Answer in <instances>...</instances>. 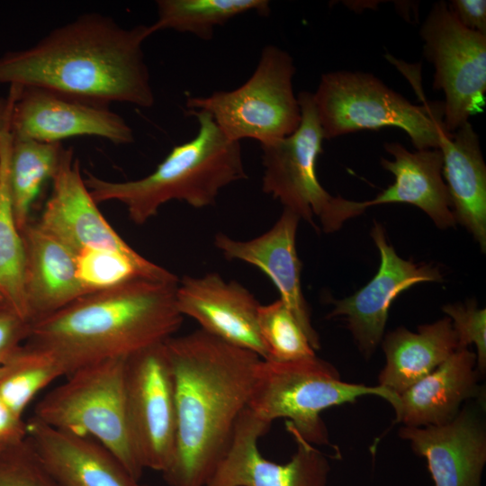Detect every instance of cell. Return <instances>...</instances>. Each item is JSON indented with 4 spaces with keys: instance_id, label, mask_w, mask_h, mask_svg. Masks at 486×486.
<instances>
[{
    "instance_id": "obj_1",
    "label": "cell",
    "mask_w": 486,
    "mask_h": 486,
    "mask_svg": "<svg viewBox=\"0 0 486 486\" xmlns=\"http://www.w3.org/2000/svg\"><path fill=\"white\" fill-rule=\"evenodd\" d=\"M175 387L174 455L163 473L170 486H205L248 408L256 354L202 329L165 342Z\"/></svg>"
},
{
    "instance_id": "obj_2",
    "label": "cell",
    "mask_w": 486,
    "mask_h": 486,
    "mask_svg": "<svg viewBox=\"0 0 486 486\" xmlns=\"http://www.w3.org/2000/svg\"><path fill=\"white\" fill-rule=\"evenodd\" d=\"M151 34L150 25L126 29L111 17L86 14L33 46L2 56L0 84L149 108L155 96L142 45Z\"/></svg>"
},
{
    "instance_id": "obj_3",
    "label": "cell",
    "mask_w": 486,
    "mask_h": 486,
    "mask_svg": "<svg viewBox=\"0 0 486 486\" xmlns=\"http://www.w3.org/2000/svg\"><path fill=\"white\" fill-rule=\"evenodd\" d=\"M178 283L136 279L87 293L30 323L28 346L50 354L65 375L165 343L180 328Z\"/></svg>"
},
{
    "instance_id": "obj_4",
    "label": "cell",
    "mask_w": 486,
    "mask_h": 486,
    "mask_svg": "<svg viewBox=\"0 0 486 486\" xmlns=\"http://www.w3.org/2000/svg\"><path fill=\"white\" fill-rule=\"evenodd\" d=\"M188 114L197 120L196 135L175 146L147 176L113 182L86 172L85 183L95 202H119L134 223L143 224L170 201L197 209L213 205L223 188L246 179L240 142L228 139L210 113Z\"/></svg>"
},
{
    "instance_id": "obj_5",
    "label": "cell",
    "mask_w": 486,
    "mask_h": 486,
    "mask_svg": "<svg viewBox=\"0 0 486 486\" xmlns=\"http://www.w3.org/2000/svg\"><path fill=\"white\" fill-rule=\"evenodd\" d=\"M366 395L381 397L392 406L398 399V394L380 385L344 382L331 364L316 356L288 362L260 359L248 408L270 424L285 418L291 434L322 446L329 445V440L320 413Z\"/></svg>"
},
{
    "instance_id": "obj_6",
    "label": "cell",
    "mask_w": 486,
    "mask_h": 486,
    "mask_svg": "<svg viewBox=\"0 0 486 486\" xmlns=\"http://www.w3.org/2000/svg\"><path fill=\"white\" fill-rule=\"evenodd\" d=\"M312 94L325 140L394 127L407 133L417 150H424L438 148L440 137L448 132L443 102L414 104L369 73H326Z\"/></svg>"
},
{
    "instance_id": "obj_7",
    "label": "cell",
    "mask_w": 486,
    "mask_h": 486,
    "mask_svg": "<svg viewBox=\"0 0 486 486\" xmlns=\"http://www.w3.org/2000/svg\"><path fill=\"white\" fill-rule=\"evenodd\" d=\"M127 358L103 360L68 375L39 401L33 418L109 450L136 480L144 471L132 441L125 399Z\"/></svg>"
},
{
    "instance_id": "obj_8",
    "label": "cell",
    "mask_w": 486,
    "mask_h": 486,
    "mask_svg": "<svg viewBox=\"0 0 486 486\" xmlns=\"http://www.w3.org/2000/svg\"><path fill=\"white\" fill-rule=\"evenodd\" d=\"M301 122L290 135L260 145L262 190L315 229L334 232L343 223L362 214L358 202L331 195L320 183L317 162L325 140L313 102V94L298 96Z\"/></svg>"
},
{
    "instance_id": "obj_9",
    "label": "cell",
    "mask_w": 486,
    "mask_h": 486,
    "mask_svg": "<svg viewBox=\"0 0 486 486\" xmlns=\"http://www.w3.org/2000/svg\"><path fill=\"white\" fill-rule=\"evenodd\" d=\"M295 71L288 52L267 45L243 85L207 96H188L186 112L210 113L230 140L253 139L262 145L284 138L301 122V108L292 86Z\"/></svg>"
},
{
    "instance_id": "obj_10",
    "label": "cell",
    "mask_w": 486,
    "mask_h": 486,
    "mask_svg": "<svg viewBox=\"0 0 486 486\" xmlns=\"http://www.w3.org/2000/svg\"><path fill=\"white\" fill-rule=\"evenodd\" d=\"M419 33L435 68L433 87L445 95L444 124L453 133L484 104L486 34L464 27L444 1L432 5Z\"/></svg>"
},
{
    "instance_id": "obj_11",
    "label": "cell",
    "mask_w": 486,
    "mask_h": 486,
    "mask_svg": "<svg viewBox=\"0 0 486 486\" xmlns=\"http://www.w3.org/2000/svg\"><path fill=\"white\" fill-rule=\"evenodd\" d=\"M125 399L140 462L164 473L175 451L176 411L173 373L165 343L127 358Z\"/></svg>"
},
{
    "instance_id": "obj_12",
    "label": "cell",
    "mask_w": 486,
    "mask_h": 486,
    "mask_svg": "<svg viewBox=\"0 0 486 486\" xmlns=\"http://www.w3.org/2000/svg\"><path fill=\"white\" fill-rule=\"evenodd\" d=\"M11 90L14 137L50 143L76 136L99 137L116 145L134 141L130 125L106 105L40 87L11 86Z\"/></svg>"
},
{
    "instance_id": "obj_13",
    "label": "cell",
    "mask_w": 486,
    "mask_h": 486,
    "mask_svg": "<svg viewBox=\"0 0 486 486\" xmlns=\"http://www.w3.org/2000/svg\"><path fill=\"white\" fill-rule=\"evenodd\" d=\"M270 426L247 408L227 452L205 486H328V459L296 434L292 435L297 449L286 464L274 463L261 454L258 440Z\"/></svg>"
},
{
    "instance_id": "obj_14",
    "label": "cell",
    "mask_w": 486,
    "mask_h": 486,
    "mask_svg": "<svg viewBox=\"0 0 486 486\" xmlns=\"http://www.w3.org/2000/svg\"><path fill=\"white\" fill-rule=\"evenodd\" d=\"M371 237L380 253L376 274L359 291L332 301L328 317H344L360 351L369 358L381 344L392 302L405 290L424 282H440L439 269L430 264L401 258L387 242L381 224L374 221Z\"/></svg>"
},
{
    "instance_id": "obj_15",
    "label": "cell",
    "mask_w": 486,
    "mask_h": 486,
    "mask_svg": "<svg viewBox=\"0 0 486 486\" xmlns=\"http://www.w3.org/2000/svg\"><path fill=\"white\" fill-rule=\"evenodd\" d=\"M176 302L182 316L194 319L203 331L266 358L257 328L261 304L239 283L214 272L186 275L178 281Z\"/></svg>"
},
{
    "instance_id": "obj_16",
    "label": "cell",
    "mask_w": 486,
    "mask_h": 486,
    "mask_svg": "<svg viewBox=\"0 0 486 486\" xmlns=\"http://www.w3.org/2000/svg\"><path fill=\"white\" fill-rule=\"evenodd\" d=\"M76 254L85 248H103L139 256L103 216L86 185L79 161L65 148L52 178V191L37 223Z\"/></svg>"
},
{
    "instance_id": "obj_17",
    "label": "cell",
    "mask_w": 486,
    "mask_h": 486,
    "mask_svg": "<svg viewBox=\"0 0 486 486\" xmlns=\"http://www.w3.org/2000/svg\"><path fill=\"white\" fill-rule=\"evenodd\" d=\"M400 437L426 459L435 486H482L486 464V425L482 411L465 404L440 426L400 428Z\"/></svg>"
},
{
    "instance_id": "obj_18",
    "label": "cell",
    "mask_w": 486,
    "mask_h": 486,
    "mask_svg": "<svg viewBox=\"0 0 486 486\" xmlns=\"http://www.w3.org/2000/svg\"><path fill=\"white\" fill-rule=\"evenodd\" d=\"M300 217L284 209L274 224L263 234L248 240L224 233L214 236V246L229 260L245 262L258 268L274 284L316 351L319 335L312 327L309 306L301 283L302 263L296 250Z\"/></svg>"
},
{
    "instance_id": "obj_19",
    "label": "cell",
    "mask_w": 486,
    "mask_h": 486,
    "mask_svg": "<svg viewBox=\"0 0 486 486\" xmlns=\"http://www.w3.org/2000/svg\"><path fill=\"white\" fill-rule=\"evenodd\" d=\"M26 440L60 486H142L95 440L47 426L34 418Z\"/></svg>"
},
{
    "instance_id": "obj_20",
    "label": "cell",
    "mask_w": 486,
    "mask_h": 486,
    "mask_svg": "<svg viewBox=\"0 0 486 486\" xmlns=\"http://www.w3.org/2000/svg\"><path fill=\"white\" fill-rule=\"evenodd\" d=\"M476 354L454 351L430 374L398 394L392 406L405 427L440 426L454 419L464 402L481 396Z\"/></svg>"
},
{
    "instance_id": "obj_21",
    "label": "cell",
    "mask_w": 486,
    "mask_h": 486,
    "mask_svg": "<svg viewBox=\"0 0 486 486\" xmlns=\"http://www.w3.org/2000/svg\"><path fill=\"white\" fill-rule=\"evenodd\" d=\"M393 159L381 158V166L394 176V183L372 200L361 202L365 211L385 203H409L421 209L438 229L456 224L447 187L443 179L439 148L408 150L398 142L384 144Z\"/></svg>"
},
{
    "instance_id": "obj_22",
    "label": "cell",
    "mask_w": 486,
    "mask_h": 486,
    "mask_svg": "<svg viewBox=\"0 0 486 486\" xmlns=\"http://www.w3.org/2000/svg\"><path fill=\"white\" fill-rule=\"evenodd\" d=\"M25 249V293L30 323L88 292L76 275V253L37 223L22 232Z\"/></svg>"
},
{
    "instance_id": "obj_23",
    "label": "cell",
    "mask_w": 486,
    "mask_h": 486,
    "mask_svg": "<svg viewBox=\"0 0 486 486\" xmlns=\"http://www.w3.org/2000/svg\"><path fill=\"white\" fill-rule=\"evenodd\" d=\"M442 175L456 222L486 249V166L479 137L467 122L440 137Z\"/></svg>"
},
{
    "instance_id": "obj_24",
    "label": "cell",
    "mask_w": 486,
    "mask_h": 486,
    "mask_svg": "<svg viewBox=\"0 0 486 486\" xmlns=\"http://www.w3.org/2000/svg\"><path fill=\"white\" fill-rule=\"evenodd\" d=\"M386 362L380 386L400 394L430 374L459 349L451 320L420 325L418 332L404 327L389 332L381 342Z\"/></svg>"
},
{
    "instance_id": "obj_25",
    "label": "cell",
    "mask_w": 486,
    "mask_h": 486,
    "mask_svg": "<svg viewBox=\"0 0 486 486\" xmlns=\"http://www.w3.org/2000/svg\"><path fill=\"white\" fill-rule=\"evenodd\" d=\"M13 135H0V296L18 316L30 323L25 293V249L12 204L9 162Z\"/></svg>"
},
{
    "instance_id": "obj_26",
    "label": "cell",
    "mask_w": 486,
    "mask_h": 486,
    "mask_svg": "<svg viewBox=\"0 0 486 486\" xmlns=\"http://www.w3.org/2000/svg\"><path fill=\"white\" fill-rule=\"evenodd\" d=\"M65 148L61 142H42L13 136L9 184L14 214L21 232L42 185L54 177Z\"/></svg>"
},
{
    "instance_id": "obj_27",
    "label": "cell",
    "mask_w": 486,
    "mask_h": 486,
    "mask_svg": "<svg viewBox=\"0 0 486 486\" xmlns=\"http://www.w3.org/2000/svg\"><path fill=\"white\" fill-rule=\"evenodd\" d=\"M157 10L153 33L170 29L209 40L217 26L249 12L267 15L270 4L266 0H158Z\"/></svg>"
},
{
    "instance_id": "obj_28",
    "label": "cell",
    "mask_w": 486,
    "mask_h": 486,
    "mask_svg": "<svg viewBox=\"0 0 486 486\" xmlns=\"http://www.w3.org/2000/svg\"><path fill=\"white\" fill-rule=\"evenodd\" d=\"M76 264L77 279L88 293L136 279L179 281L173 273L141 255L133 257L109 249L85 248L76 253Z\"/></svg>"
},
{
    "instance_id": "obj_29",
    "label": "cell",
    "mask_w": 486,
    "mask_h": 486,
    "mask_svg": "<svg viewBox=\"0 0 486 486\" xmlns=\"http://www.w3.org/2000/svg\"><path fill=\"white\" fill-rule=\"evenodd\" d=\"M63 375L61 366L47 352L28 345L19 347L2 364L0 397L21 417L40 390Z\"/></svg>"
},
{
    "instance_id": "obj_30",
    "label": "cell",
    "mask_w": 486,
    "mask_h": 486,
    "mask_svg": "<svg viewBox=\"0 0 486 486\" xmlns=\"http://www.w3.org/2000/svg\"><path fill=\"white\" fill-rule=\"evenodd\" d=\"M257 328L265 360L288 362L316 356L303 328L280 298L259 306Z\"/></svg>"
},
{
    "instance_id": "obj_31",
    "label": "cell",
    "mask_w": 486,
    "mask_h": 486,
    "mask_svg": "<svg viewBox=\"0 0 486 486\" xmlns=\"http://www.w3.org/2000/svg\"><path fill=\"white\" fill-rule=\"evenodd\" d=\"M0 486H60L41 464L28 441L0 452Z\"/></svg>"
},
{
    "instance_id": "obj_32",
    "label": "cell",
    "mask_w": 486,
    "mask_h": 486,
    "mask_svg": "<svg viewBox=\"0 0 486 486\" xmlns=\"http://www.w3.org/2000/svg\"><path fill=\"white\" fill-rule=\"evenodd\" d=\"M442 310L451 320L459 349L476 346L477 369L482 376L486 370V310L480 309L475 300H469L446 304Z\"/></svg>"
},
{
    "instance_id": "obj_33",
    "label": "cell",
    "mask_w": 486,
    "mask_h": 486,
    "mask_svg": "<svg viewBox=\"0 0 486 486\" xmlns=\"http://www.w3.org/2000/svg\"><path fill=\"white\" fill-rule=\"evenodd\" d=\"M30 323L18 316L5 303L0 304V363L8 359L27 338Z\"/></svg>"
},
{
    "instance_id": "obj_34",
    "label": "cell",
    "mask_w": 486,
    "mask_h": 486,
    "mask_svg": "<svg viewBox=\"0 0 486 486\" xmlns=\"http://www.w3.org/2000/svg\"><path fill=\"white\" fill-rule=\"evenodd\" d=\"M447 4L453 15L464 27L486 34L485 0H452Z\"/></svg>"
},
{
    "instance_id": "obj_35",
    "label": "cell",
    "mask_w": 486,
    "mask_h": 486,
    "mask_svg": "<svg viewBox=\"0 0 486 486\" xmlns=\"http://www.w3.org/2000/svg\"><path fill=\"white\" fill-rule=\"evenodd\" d=\"M27 435L26 425L0 397V446H8L24 440Z\"/></svg>"
},
{
    "instance_id": "obj_36",
    "label": "cell",
    "mask_w": 486,
    "mask_h": 486,
    "mask_svg": "<svg viewBox=\"0 0 486 486\" xmlns=\"http://www.w3.org/2000/svg\"><path fill=\"white\" fill-rule=\"evenodd\" d=\"M14 94L12 90L7 98L0 97V135L6 130H10V120L12 112Z\"/></svg>"
},
{
    "instance_id": "obj_37",
    "label": "cell",
    "mask_w": 486,
    "mask_h": 486,
    "mask_svg": "<svg viewBox=\"0 0 486 486\" xmlns=\"http://www.w3.org/2000/svg\"><path fill=\"white\" fill-rule=\"evenodd\" d=\"M1 303H4V302L3 298L0 296V304Z\"/></svg>"
},
{
    "instance_id": "obj_38",
    "label": "cell",
    "mask_w": 486,
    "mask_h": 486,
    "mask_svg": "<svg viewBox=\"0 0 486 486\" xmlns=\"http://www.w3.org/2000/svg\"><path fill=\"white\" fill-rule=\"evenodd\" d=\"M2 364L3 363H0V374H1V371H2Z\"/></svg>"
},
{
    "instance_id": "obj_39",
    "label": "cell",
    "mask_w": 486,
    "mask_h": 486,
    "mask_svg": "<svg viewBox=\"0 0 486 486\" xmlns=\"http://www.w3.org/2000/svg\"><path fill=\"white\" fill-rule=\"evenodd\" d=\"M4 447H6V446H0V452H1Z\"/></svg>"
}]
</instances>
